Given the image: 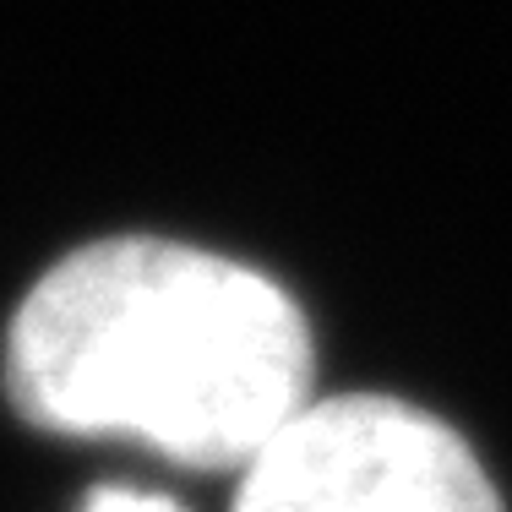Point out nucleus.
Here are the masks:
<instances>
[{
	"mask_svg": "<svg viewBox=\"0 0 512 512\" xmlns=\"http://www.w3.org/2000/svg\"><path fill=\"white\" fill-rule=\"evenodd\" d=\"M6 393L44 431L131 436L186 469L246 474L311 404V333L256 267L175 240H99L11 316Z\"/></svg>",
	"mask_w": 512,
	"mask_h": 512,
	"instance_id": "f257e3e1",
	"label": "nucleus"
},
{
	"mask_svg": "<svg viewBox=\"0 0 512 512\" xmlns=\"http://www.w3.org/2000/svg\"><path fill=\"white\" fill-rule=\"evenodd\" d=\"M235 512H502L480 458L398 398L306 404L240 480Z\"/></svg>",
	"mask_w": 512,
	"mask_h": 512,
	"instance_id": "f03ea898",
	"label": "nucleus"
},
{
	"mask_svg": "<svg viewBox=\"0 0 512 512\" xmlns=\"http://www.w3.org/2000/svg\"><path fill=\"white\" fill-rule=\"evenodd\" d=\"M88 512H180L164 496H142V491H99L88 502Z\"/></svg>",
	"mask_w": 512,
	"mask_h": 512,
	"instance_id": "7ed1b4c3",
	"label": "nucleus"
}]
</instances>
